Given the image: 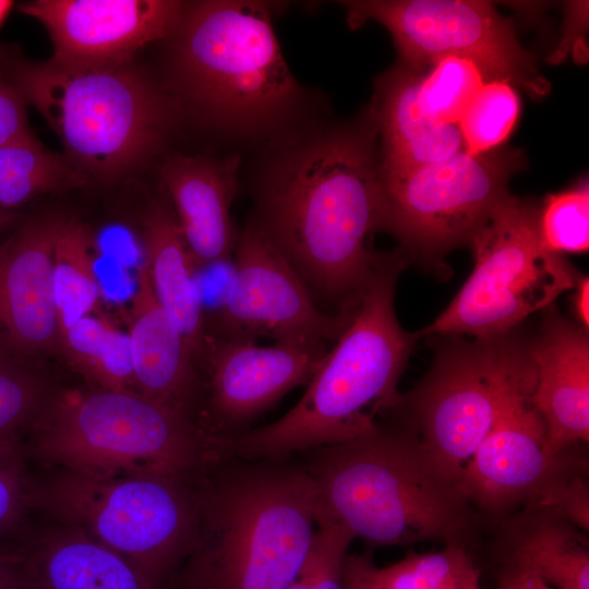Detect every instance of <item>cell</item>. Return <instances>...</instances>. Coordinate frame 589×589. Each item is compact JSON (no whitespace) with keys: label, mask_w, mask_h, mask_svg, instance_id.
Segmentation results:
<instances>
[{"label":"cell","mask_w":589,"mask_h":589,"mask_svg":"<svg viewBox=\"0 0 589 589\" xmlns=\"http://www.w3.org/2000/svg\"><path fill=\"white\" fill-rule=\"evenodd\" d=\"M253 217L312 298L351 314L381 252L377 131L368 108L357 120L288 145L265 172ZM314 300V299H313Z\"/></svg>","instance_id":"cell-1"},{"label":"cell","mask_w":589,"mask_h":589,"mask_svg":"<svg viewBox=\"0 0 589 589\" xmlns=\"http://www.w3.org/2000/svg\"><path fill=\"white\" fill-rule=\"evenodd\" d=\"M306 453L317 524L339 522L371 546L434 542L471 553L479 544L486 521L404 423L377 422Z\"/></svg>","instance_id":"cell-2"},{"label":"cell","mask_w":589,"mask_h":589,"mask_svg":"<svg viewBox=\"0 0 589 589\" xmlns=\"http://www.w3.org/2000/svg\"><path fill=\"white\" fill-rule=\"evenodd\" d=\"M400 251L381 252L353 315L327 351L309 386L279 420L231 440V456L283 460L293 453L353 440L392 411L398 381L418 339L399 324L394 297L408 265Z\"/></svg>","instance_id":"cell-3"},{"label":"cell","mask_w":589,"mask_h":589,"mask_svg":"<svg viewBox=\"0 0 589 589\" xmlns=\"http://www.w3.org/2000/svg\"><path fill=\"white\" fill-rule=\"evenodd\" d=\"M224 460L199 481V525L183 589H287L314 533L316 483L304 466Z\"/></svg>","instance_id":"cell-4"},{"label":"cell","mask_w":589,"mask_h":589,"mask_svg":"<svg viewBox=\"0 0 589 589\" xmlns=\"http://www.w3.org/2000/svg\"><path fill=\"white\" fill-rule=\"evenodd\" d=\"M170 41L169 71L181 104L237 139H266L294 123L303 92L260 1L185 2Z\"/></svg>","instance_id":"cell-5"},{"label":"cell","mask_w":589,"mask_h":589,"mask_svg":"<svg viewBox=\"0 0 589 589\" xmlns=\"http://www.w3.org/2000/svg\"><path fill=\"white\" fill-rule=\"evenodd\" d=\"M28 459L97 477L200 476L231 458V437L137 393L55 394L24 441Z\"/></svg>","instance_id":"cell-6"},{"label":"cell","mask_w":589,"mask_h":589,"mask_svg":"<svg viewBox=\"0 0 589 589\" xmlns=\"http://www.w3.org/2000/svg\"><path fill=\"white\" fill-rule=\"evenodd\" d=\"M0 74L88 179L111 182L141 166L159 148L175 113L172 101L130 63L68 70L0 49Z\"/></svg>","instance_id":"cell-7"},{"label":"cell","mask_w":589,"mask_h":589,"mask_svg":"<svg viewBox=\"0 0 589 589\" xmlns=\"http://www.w3.org/2000/svg\"><path fill=\"white\" fill-rule=\"evenodd\" d=\"M426 338L434 349L430 369L388 413L416 433L438 470L458 484L495 424L532 393L534 365L528 338L516 329L471 341L459 335Z\"/></svg>","instance_id":"cell-8"},{"label":"cell","mask_w":589,"mask_h":589,"mask_svg":"<svg viewBox=\"0 0 589 589\" xmlns=\"http://www.w3.org/2000/svg\"><path fill=\"white\" fill-rule=\"evenodd\" d=\"M59 470L36 484L35 506L117 553L161 589L193 548L202 474L97 477Z\"/></svg>","instance_id":"cell-9"},{"label":"cell","mask_w":589,"mask_h":589,"mask_svg":"<svg viewBox=\"0 0 589 589\" xmlns=\"http://www.w3.org/2000/svg\"><path fill=\"white\" fill-rule=\"evenodd\" d=\"M474 267L449 305L417 337L502 336L572 290L581 275L549 251L538 230V206L509 195L473 235Z\"/></svg>","instance_id":"cell-10"},{"label":"cell","mask_w":589,"mask_h":589,"mask_svg":"<svg viewBox=\"0 0 589 589\" xmlns=\"http://www.w3.org/2000/svg\"><path fill=\"white\" fill-rule=\"evenodd\" d=\"M524 153L498 147L453 156L382 182L380 231L400 243L408 261L443 265L452 250L473 235L510 194V178L524 169Z\"/></svg>","instance_id":"cell-11"},{"label":"cell","mask_w":589,"mask_h":589,"mask_svg":"<svg viewBox=\"0 0 589 589\" xmlns=\"http://www.w3.org/2000/svg\"><path fill=\"white\" fill-rule=\"evenodd\" d=\"M352 27L366 21L392 35L399 61L424 69L448 56L473 59L533 95L546 92L533 55L491 2L473 0H358L340 2Z\"/></svg>","instance_id":"cell-12"},{"label":"cell","mask_w":589,"mask_h":589,"mask_svg":"<svg viewBox=\"0 0 589 589\" xmlns=\"http://www.w3.org/2000/svg\"><path fill=\"white\" fill-rule=\"evenodd\" d=\"M219 315L220 336L328 347L350 315L322 311L289 262L252 217L235 248Z\"/></svg>","instance_id":"cell-13"},{"label":"cell","mask_w":589,"mask_h":589,"mask_svg":"<svg viewBox=\"0 0 589 589\" xmlns=\"http://www.w3.org/2000/svg\"><path fill=\"white\" fill-rule=\"evenodd\" d=\"M185 2L175 0H33L17 5L40 22L53 64L98 70L129 64L147 44L169 39Z\"/></svg>","instance_id":"cell-14"},{"label":"cell","mask_w":589,"mask_h":589,"mask_svg":"<svg viewBox=\"0 0 589 589\" xmlns=\"http://www.w3.org/2000/svg\"><path fill=\"white\" fill-rule=\"evenodd\" d=\"M531 395L519 398L495 424L458 483L471 506L493 527L536 500L579 446L556 455L548 450L546 425Z\"/></svg>","instance_id":"cell-15"},{"label":"cell","mask_w":589,"mask_h":589,"mask_svg":"<svg viewBox=\"0 0 589 589\" xmlns=\"http://www.w3.org/2000/svg\"><path fill=\"white\" fill-rule=\"evenodd\" d=\"M64 217H32L0 242V357L37 368L59 353L52 255Z\"/></svg>","instance_id":"cell-16"},{"label":"cell","mask_w":589,"mask_h":589,"mask_svg":"<svg viewBox=\"0 0 589 589\" xmlns=\"http://www.w3.org/2000/svg\"><path fill=\"white\" fill-rule=\"evenodd\" d=\"M328 347L277 344L257 347L253 340L207 336V429L233 437L250 421L293 387L310 382Z\"/></svg>","instance_id":"cell-17"},{"label":"cell","mask_w":589,"mask_h":589,"mask_svg":"<svg viewBox=\"0 0 589 589\" xmlns=\"http://www.w3.org/2000/svg\"><path fill=\"white\" fill-rule=\"evenodd\" d=\"M544 311L528 338L536 371L531 400L546 425L548 450L556 455L589 441V337L554 306Z\"/></svg>","instance_id":"cell-18"},{"label":"cell","mask_w":589,"mask_h":589,"mask_svg":"<svg viewBox=\"0 0 589 589\" xmlns=\"http://www.w3.org/2000/svg\"><path fill=\"white\" fill-rule=\"evenodd\" d=\"M128 335L136 393L203 424L199 406L205 396L204 381L182 334L158 303L143 263L131 299Z\"/></svg>","instance_id":"cell-19"},{"label":"cell","mask_w":589,"mask_h":589,"mask_svg":"<svg viewBox=\"0 0 589 589\" xmlns=\"http://www.w3.org/2000/svg\"><path fill=\"white\" fill-rule=\"evenodd\" d=\"M422 74L423 69L399 61L375 82L369 110L377 131L381 180L465 149L458 127L438 120L425 104Z\"/></svg>","instance_id":"cell-20"},{"label":"cell","mask_w":589,"mask_h":589,"mask_svg":"<svg viewBox=\"0 0 589 589\" xmlns=\"http://www.w3.org/2000/svg\"><path fill=\"white\" fill-rule=\"evenodd\" d=\"M240 159L176 155L164 161L160 179L196 265L225 263L237 239L230 207L237 191Z\"/></svg>","instance_id":"cell-21"},{"label":"cell","mask_w":589,"mask_h":589,"mask_svg":"<svg viewBox=\"0 0 589 589\" xmlns=\"http://www.w3.org/2000/svg\"><path fill=\"white\" fill-rule=\"evenodd\" d=\"M501 564L528 572L562 589H589V541L554 510L526 505L494 526Z\"/></svg>","instance_id":"cell-22"},{"label":"cell","mask_w":589,"mask_h":589,"mask_svg":"<svg viewBox=\"0 0 589 589\" xmlns=\"http://www.w3.org/2000/svg\"><path fill=\"white\" fill-rule=\"evenodd\" d=\"M143 265L154 294L182 334L199 369L204 368L207 332L194 264L175 213L155 203L140 229Z\"/></svg>","instance_id":"cell-23"},{"label":"cell","mask_w":589,"mask_h":589,"mask_svg":"<svg viewBox=\"0 0 589 589\" xmlns=\"http://www.w3.org/2000/svg\"><path fill=\"white\" fill-rule=\"evenodd\" d=\"M22 554L27 589H160L117 553L62 525Z\"/></svg>","instance_id":"cell-24"},{"label":"cell","mask_w":589,"mask_h":589,"mask_svg":"<svg viewBox=\"0 0 589 589\" xmlns=\"http://www.w3.org/2000/svg\"><path fill=\"white\" fill-rule=\"evenodd\" d=\"M59 353L95 389L136 393L129 335L89 314L60 334Z\"/></svg>","instance_id":"cell-25"},{"label":"cell","mask_w":589,"mask_h":589,"mask_svg":"<svg viewBox=\"0 0 589 589\" xmlns=\"http://www.w3.org/2000/svg\"><path fill=\"white\" fill-rule=\"evenodd\" d=\"M87 180L64 154L38 140L0 145V209L15 212L36 196L81 188Z\"/></svg>","instance_id":"cell-26"},{"label":"cell","mask_w":589,"mask_h":589,"mask_svg":"<svg viewBox=\"0 0 589 589\" xmlns=\"http://www.w3.org/2000/svg\"><path fill=\"white\" fill-rule=\"evenodd\" d=\"M94 237L83 223L64 218L53 247V292L60 334L93 314L100 287L93 257Z\"/></svg>","instance_id":"cell-27"},{"label":"cell","mask_w":589,"mask_h":589,"mask_svg":"<svg viewBox=\"0 0 589 589\" xmlns=\"http://www.w3.org/2000/svg\"><path fill=\"white\" fill-rule=\"evenodd\" d=\"M375 589H481V569L464 548L444 546L431 553L407 552L399 562L380 568L371 561Z\"/></svg>","instance_id":"cell-28"},{"label":"cell","mask_w":589,"mask_h":589,"mask_svg":"<svg viewBox=\"0 0 589 589\" xmlns=\"http://www.w3.org/2000/svg\"><path fill=\"white\" fill-rule=\"evenodd\" d=\"M429 67L422 74L423 99L438 120L457 127L478 92L488 82L501 79L467 57H443Z\"/></svg>","instance_id":"cell-29"},{"label":"cell","mask_w":589,"mask_h":589,"mask_svg":"<svg viewBox=\"0 0 589 589\" xmlns=\"http://www.w3.org/2000/svg\"><path fill=\"white\" fill-rule=\"evenodd\" d=\"M520 99L507 80L488 82L474 96L458 123L464 148L471 154L498 148L519 117Z\"/></svg>","instance_id":"cell-30"},{"label":"cell","mask_w":589,"mask_h":589,"mask_svg":"<svg viewBox=\"0 0 589 589\" xmlns=\"http://www.w3.org/2000/svg\"><path fill=\"white\" fill-rule=\"evenodd\" d=\"M53 395L37 368L0 357V443L25 441Z\"/></svg>","instance_id":"cell-31"},{"label":"cell","mask_w":589,"mask_h":589,"mask_svg":"<svg viewBox=\"0 0 589 589\" xmlns=\"http://www.w3.org/2000/svg\"><path fill=\"white\" fill-rule=\"evenodd\" d=\"M538 230L544 247L556 254L581 253L589 247V185L549 195L538 207Z\"/></svg>","instance_id":"cell-32"},{"label":"cell","mask_w":589,"mask_h":589,"mask_svg":"<svg viewBox=\"0 0 589 589\" xmlns=\"http://www.w3.org/2000/svg\"><path fill=\"white\" fill-rule=\"evenodd\" d=\"M27 460L24 440L0 443V540L14 533L35 506L36 483Z\"/></svg>","instance_id":"cell-33"},{"label":"cell","mask_w":589,"mask_h":589,"mask_svg":"<svg viewBox=\"0 0 589 589\" xmlns=\"http://www.w3.org/2000/svg\"><path fill=\"white\" fill-rule=\"evenodd\" d=\"M354 538L339 522L318 524L298 576L306 589H344L345 561Z\"/></svg>","instance_id":"cell-34"},{"label":"cell","mask_w":589,"mask_h":589,"mask_svg":"<svg viewBox=\"0 0 589 589\" xmlns=\"http://www.w3.org/2000/svg\"><path fill=\"white\" fill-rule=\"evenodd\" d=\"M529 504L550 508L582 531L589 530L588 459L580 447L544 491Z\"/></svg>","instance_id":"cell-35"},{"label":"cell","mask_w":589,"mask_h":589,"mask_svg":"<svg viewBox=\"0 0 589 589\" xmlns=\"http://www.w3.org/2000/svg\"><path fill=\"white\" fill-rule=\"evenodd\" d=\"M37 140L26 113V103L0 74V145Z\"/></svg>","instance_id":"cell-36"},{"label":"cell","mask_w":589,"mask_h":589,"mask_svg":"<svg viewBox=\"0 0 589 589\" xmlns=\"http://www.w3.org/2000/svg\"><path fill=\"white\" fill-rule=\"evenodd\" d=\"M0 589H27L22 552L0 549Z\"/></svg>","instance_id":"cell-37"},{"label":"cell","mask_w":589,"mask_h":589,"mask_svg":"<svg viewBox=\"0 0 589 589\" xmlns=\"http://www.w3.org/2000/svg\"><path fill=\"white\" fill-rule=\"evenodd\" d=\"M368 555H350L344 566V589H375L370 578Z\"/></svg>","instance_id":"cell-38"},{"label":"cell","mask_w":589,"mask_h":589,"mask_svg":"<svg viewBox=\"0 0 589 589\" xmlns=\"http://www.w3.org/2000/svg\"><path fill=\"white\" fill-rule=\"evenodd\" d=\"M497 589H537L536 576L520 568L501 564Z\"/></svg>","instance_id":"cell-39"},{"label":"cell","mask_w":589,"mask_h":589,"mask_svg":"<svg viewBox=\"0 0 589 589\" xmlns=\"http://www.w3.org/2000/svg\"><path fill=\"white\" fill-rule=\"evenodd\" d=\"M572 304L577 323L588 329L589 325V278L581 276L572 289Z\"/></svg>","instance_id":"cell-40"},{"label":"cell","mask_w":589,"mask_h":589,"mask_svg":"<svg viewBox=\"0 0 589 589\" xmlns=\"http://www.w3.org/2000/svg\"><path fill=\"white\" fill-rule=\"evenodd\" d=\"M20 216L15 212L0 209V237L15 227Z\"/></svg>","instance_id":"cell-41"},{"label":"cell","mask_w":589,"mask_h":589,"mask_svg":"<svg viewBox=\"0 0 589 589\" xmlns=\"http://www.w3.org/2000/svg\"><path fill=\"white\" fill-rule=\"evenodd\" d=\"M13 3L11 1H3L0 0V24L5 19L7 14L9 13L10 9L12 8Z\"/></svg>","instance_id":"cell-42"},{"label":"cell","mask_w":589,"mask_h":589,"mask_svg":"<svg viewBox=\"0 0 589 589\" xmlns=\"http://www.w3.org/2000/svg\"><path fill=\"white\" fill-rule=\"evenodd\" d=\"M536 587L537 589H562V588H555L553 586H550L542 581L540 578L536 577Z\"/></svg>","instance_id":"cell-43"},{"label":"cell","mask_w":589,"mask_h":589,"mask_svg":"<svg viewBox=\"0 0 589 589\" xmlns=\"http://www.w3.org/2000/svg\"><path fill=\"white\" fill-rule=\"evenodd\" d=\"M287 589H306L302 581L297 578L292 584H290Z\"/></svg>","instance_id":"cell-44"}]
</instances>
